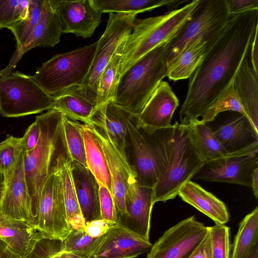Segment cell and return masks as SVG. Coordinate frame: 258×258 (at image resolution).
<instances>
[{
  "mask_svg": "<svg viewBox=\"0 0 258 258\" xmlns=\"http://www.w3.org/2000/svg\"><path fill=\"white\" fill-rule=\"evenodd\" d=\"M136 14L109 13L105 31L97 41V46L89 72L77 92L95 106L98 79L115 53L122 48L131 34Z\"/></svg>",
  "mask_w": 258,
  "mask_h": 258,
  "instance_id": "obj_9",
  "label": "cell"
},
{
  "mask_svg": "<svg viewBox=\"0 0 258 258\" xmlns=\"http://www.w3.org/2000/svg\"><path fill=\"white\" fill-rule=\"evenodd\" d=\"M247 258H258V244L254 247Z\"/></svg>",
  "mask_w": 258,
  "mask_h": 258,
  "instance_id": "obj_52",
  "label": "cell"
},
{
  "mask_svg": "<svg viewBox=\"0 0 258 258\" xmlns=\"http://www.w3.org/2000/svg\"><path fill=\"white\" fill-rule=\"evenodd\" d=\"M29 0H0V29L8 28L25 19Z\"/></svg>",
  "mask_w": 258,
  "mask_h": 258,
  "instance_id": "obj_40",
  "label": "cell"
},
{
  "mask_svg": "<svg viewBox=\"0 0 258 258\" xmlns=\"http://www.w3.org/2000/svg\"><path fill=\"white\" fill-rule=\"evenodd\" d=\"M6 186V177L0 168V205L3 199Z\"/></svg>",
  "mask_w": 258,
  "mask_h": 258,
  "instance_id": "obj_51",
  "label": "cell"
},
{
  "mask_svg": "<svg viewBox=\"0 0 258 258\" xmlns=\"http://www.w3.org/2000/svg\"><path fill=\"white\" fill-rule=\"evenodd\" d=\"M133 115L114 101H109L95 109L90 118V124L103 128L121 153L127 157V125Z\"/></svg>",
  "mask_w": 258,
  "mask_h": 258,
  "instance_id": "obj_23",
  "label": "cell"
},
{
  "mask_svg": "<svg viewBox=\"0 0 258 258\" xmlns=\"http://www.w3.org/2000/svg\"><path fill=\"white\" fill-rule=\"evenodd\" d=\"M115 223L103 219L91 221L85 223L84 230L92 237H98L103 236Z\"/></svg>",
  "mask_w": 258,
  "mask_h": 258,
  "instance_id": "obj_44",
  "label": "cell"
},
{
  "mask_svg": "<svg viewBox=\"0 0 258 258\" xmlns=\"http://www.w3.org/2000/svg\"><path fill=\"white\" fill-rule=\"evenodd\" d=\"M53 99V108L69 119L90 124L95 106L88 99L76 92L62 94Z\"/></svg>",
  "mask_w": 258,
  "mask_h": 258,
  "instance_id": "obj_32",
  "label": "cell"
},
{
  "mask_svg": "<svg viewBox=\"0 0 258 258\" xmlns=\"http://www.w3.org/2000/svg\"><path fill=\"white\" fill-rule=\"evenodd\" d=\"M41 134V128L38 121L35 120L26 130L24 138L23 149L25 152H30L36 146Z\"/></svg>",
  "mask_w": 258,
  "mask_h": 258,
  "instance_id": "obj_45",
  "label": "cell"
},
{
  "mask_svg": "<svg viewBox=\"0 0 258 258\" xmlns=\"http://www.w3.org/2000/svg\"><path fill=\"white\" fill-rule=\"evenodd\" d=\"M43 0H29L27 17L8 28L17 42L16 49L23 46L39 22L43 10Z\"/></svg>",
  "mask_w": 258,
  "mask_h": 258,
  "instance_id": "obj_37",
  "label": "cell"
},
{
  "mask_svg": "<svg viewBox=\"0 0 258 258\" xmlns=\"http://www.w3.org/2000/svg\"><path fill=\"white\" fill-rule=\"evenodd\" d=\"M0 258H19L8 246L0 240Z\"/></svg>",
  "mask_w": 258,
  "mask_h": 258,
  "instance_id": "obj_49",
  "label": "cell"
},
{
  "mask_svg": "<svg viewBox=\"0 0 258 258\" xmlns=\"http://www.w3.org/2000/svg\"><path fill=\"white\" fill-rule=\"evenodd\" d=\"M175 123L170 127L148 132L136 125L133 115L127 125L126 156L138 183L153 188L171 158Z\"/></svg>",
  "mask_w": 258,
  "mask_h": 258,
  "instance_id": "obj_3",
  "label": "cell"
},
{
  "mask_svg": "<svg viewBox=\"0 0 258 258\" xmlns=\"http://www.w3.org/2000/svg\"><path fill=\"white\" fill-rule=\"evenodd\" d=\"M103 236L92 237L84 229L72 228L69 235L62 241L61 250L83 258H91L99 245Z\"/></svg>",
  "mask_w": 258,
  "mask_h": 258,
  "instance_id": "obj_36",
  "label": "cell"
},
{
  "mask_svg": "<svg viewBox=\"0 0 258 258\" xmlns=\"http://www.w3.org/2000/svg\"><path fill=\"white\" fill-rule=\"evenodd\" d=\"M212 258H230L229 228L215 224L208 227Z\"/></svg>",
  "mask_w": 258,
  "mask_h": 258,
  "instance_id": "obj_42",
  "label": "cell"
},
{
  "mask_svg": "<svg viewBox=\"0 0 258 258\" xmlns=\"http://www.w3.org/2000/svg\"><path fill=\"white\" fill-rule=\"evenodd\" d=\"M234 86L248 118L258 130V76L247 57L234 77Z\"/></svg>",
  "mask_w": 258,
  "mask_h": 258,
  "instance_id": "obj_27",
  "label": "cell"
},
{
  "mask_svg": "<svg viewBox=\"0 0 258 258\" xmlns=\"http://www.w3.org/2000/svg\"><path fill=\"white\" fill-rule=\"evenodd\" d=\"M209 228L192 216L164 232L146 258H189L203 240Z\"/></svg>",
  "mask_w": 258,
  "mask_h": 258,
  "instance_id": "obj_12",
  "label": "cell"
},
{
  "mask_svg": "<svg viewBox=\"0 0 258 258\" xmlns=\"http://www.w3.org/2000/svg\"><path fill=\"white\" fill-rule=\"evenodd\" d=\"M71 165L76 192L85 223L102 219L96 179L87 167L74 162Z\"/></svg>",
  "mask_w": 258,
  "mask_h": 258,
  "instance_id": "obj_24",
  "label": "cell"
},
{
  "mask_svg": "<svg viewBox=\"0 0 258 258\" xmlns=\"http://www.w3.org/2000/svg\"><path fill=\"white\" fill-rule=\"evenodd\" d=\"M24 145V138L11 136L0 142V168L5 177L15 165Z\"/></svg>",
  "mask_w": 258,
  "mask_h": 258,
  "instance_id": "obj_41",
  "label": "cell"
},
{
  "mask_svg": "<svg viewBox=\"0 0 258 258\" xmlns=\"http://www.w3.org/2000/svg\"><path fill=\"white\" fill-rule=\"evenodd\" d=\"M65 117L62 113L54 109L37 116L36 119L41 128L39 141L31 151L25 152L23 149L24 168L31 200L33 228L43 187L48 177L54 171L58 157L68 152L63 129Z\"/></svg>",
  "mask_w": 258,
  "mask_h": 258,
  "instance_id": "obj_2",
  "label": "cell"
},
{
  "mask_svg": "<svg viewBox=\"0 0 258 258\" xmlns=\"http://www.w3.org/2000/svg\"><path fill=\"white\" fill-rule=\"evenodd\" d=\"M258 26L256 27L253 38L250 45L251 67L256 75L258 76Z\"/></svg>",
  "mask_w": 258,
  "mask_h": 258,
  "instance_id": "obj_48",
  "label": "cell"
},
{
  "mask_svg": "<svg viewBox=\"0 0 258 258\" xmlns=\"http://www.w3.org/2000/svg\"><path fill=\"white\" fill-rule=\"evenodd\" d=\"M123 48L115 53L100 76L97 83L95 109L109 101H114L120 78V63Z\"/></svg>",
  "mask_w": 258,
  "mask_h": 258,
  "instance_id": "obj_34",
  "label": "cell"
},
{
  "mask_svg": "<svg viewBox=\"0 0 258 258\" xmlns=\"http://www.w3.org/2000/svg\"><path fill=\"white\" fill-rule=\"evenodd\" d=\"M181 199L211 218L215 224H225L229 215L225 204L198 184L189 180L179 189Z\"/></svg>",
  "mask_w": 258,
  "mask_h": 258,
  "instance_id": "obj_25",
  "label": "cell"
},
{
  "mask_svg": "<svg viewBox=\"0 0 258 258\" xmlns=\"http://www.w3.org/2000/svg\"><path fill=\"white\" fill-rule=\"evenodd\" d=\"M104 153L109 171L112 194L117 215L126 213L125 197L130 183L136 180V173L127 158L117 149L107 132L102 127L90 125Z\"/></svg>",
  "mask_w": 258,
  "mask_h": 258,
  "instance_id": "obj_14",
  "label": "cell"
},
{
  "mask_svg": "<svg viewBox=\"0 0 258 258\" xmlns=\"http://www.w3.org/2000/svg\"><path fill=\"white\" fill-rule=\"evenodd\" d=\"M189 258H212L209 231L203 240Z\"/></svg>",
  "mask_w": 258,
  "mask_h": 258,
  "instance_id": "obj_47",
  "label": "cell"
},
{
  "mask_svg": "<svg viewBox=\"0 0 258 258\" xmlns=\"http://www.w3.org/2000/svg\"><path fill=\"white\" fill-rule=\"evenodd\" d=\"M62 240L45 236L42 233L26 258H83L61 250Z\"/></svg>",
  "mask_w": 258,
  "mask_h": 258,
  "instance_id": "obj_39",
  "label": "cell"
},
{
  "mask_svg": "<svg viewBox=\"0 0 258 258\" xmlns=\"http://www.w3.org/2000/svg\"><path fill=\"white\" fill-rule=\"evenodd\" d=\"M170 41L140 58L120 76L114 102L134 116L139 115L168 73L167 57Z\"/></svg>",
  "mask_w": 258,
  "mask_h": 258,
  "instance_id": "obj_4",
  "label": "cell"
},
{
  "mask_svg": "<svg viewBox=\"0 0 258 258\" xmlns=\"http://www.w3.org/2000/svg\"><path fill=\"white\" fill-rule=\"evenodd\" d=\"M98 183L101 218L116 224L117 213L112 194L104 185Z\"/></svg>",
  "mask_w": 258,
  "mask_h": 258,
  "instance_id": "obj_43",
  "label": "cell"
},
{
  "mask_svg": "<svg viewBox=\"0 0 258 258\" xmlns=\"http://www.w3.org/2000/svg\"><path fill=\"white\" fill-rule=\"evenodd\" d=\"M258 244V207L240 222L232 244L230 258H247Z\"/></svg>",
  "mask_w": 258,
  "mask_h": 258,
  "instance_id": "obj_33",
  "label": "cell"
},
{
  "mask_svg": "<svg viewBox=\"0 0 258 258\" xmlns=\"http://www.w3.org/2000/svg\"><path fill=\"white\" fill-rule=\"evenodd\" d=\"M251 187L256 199L258 198V168L253 172L251 178Z\"/></svg>",
  "mask_w": 258,
  "mask_h": 258,
  "instance_id": "obj_50",
  "label": "cell"
},
{
  "mask_svg": "<svg viewBox=\"0 0 258 258\" xmlns=\"http://www.w3.org/2000/svg\"><path fill=\"white\" fill-rule=\"evenodd\" d=\"M226 2L230 16L258 9V0H226Z\"/></svg>",
  "mask_w": 258,
  "mask_h": 258,
  "instance_id": "obj_46",
  "label": "cell"
},
{
  "mask_svg": "<svg viewBox=\"0 0 258 258\" xmlns=\"http://www.w3.org/2000/svg\"><path fill=\"white\" fill-rule=\"evenodd\" d=\"M57 0H43L40 19L25 44L16 49L7 67L0 71L1 77L9 75L22 56L36 47H53L60 41L61 23L57 11Z\"/></svg>",
  "mask_w": 258,
  "mask_h": 258,
  "instance_id": "obj_15",
  "label": "cell"
},
{
  "mask_svg": "<svg viewBox=\"0 0 258 258\" xmlns=\"http://www.w3.org/2000/svg\"><path fill=\"white\" fill-rule=\"evenodd\" d=\"M186 126L195 148L205 163L231 155L224 149L208 123L197 119Z\"/></svg>",
  "mask_w": 258,
  "mask_h": 258,
  "instance_id": "obj_30",
  "label": "cell"
},
{
  "mask_svg": "<svg viewBox=\"0 0 258 258\" xmlns=\"http://www.w3.org/2000/svg\"><path fill=\"white\" fill-rule=\"evenodd\" d=\"M230 17L226 0H200L189 21L171 40L167 64L196 39L211 35L222 29Z\"/></svg>",
  "mask_w": 258,
  "mask_h": 258,
  "instance_id": "obj_10",
  "label": "cell"
},
{
  "mask_svg": "<svg viewBox=\"0 0 258 258\" xmlns=\"http://www.w3.org/2000/svg\"><path fill=\"white\" fill-rule=\"evenodd\" d=\"M126 213L117 215V224L141 238L149 241L153 189L131 182L125 197Z\"/></svg>",
  "mask_w": 258,
  "mask_h": 258,
  "instance_id": "obj_16",
  "label": "cell"
},
{
  "mask_svg": "<svg viewBox=\"0 0 258 258\" xmlns=\"http://www.w3.org/2000/svg\"><path fill=\"white\" fill-rule=\"evenodd\" d=\"M53 99L31 76L16 71L0 76V114L18 117L52 109Z\"/></svg>",
  "mask_w": 258,
  "mask_h": 258,
  "instance_id": "obj_8",
  "label": "cell"
},
{
  "mask_svg": "<svg viewBox=\"0 0 258 258\" xmlns=\"http://www.w3.org/2000/svg\"><path fill=\"white\" fill-rule=\"evenodd\" d=\"M102 13L136 14L166 6L168 12L185 2L182 0H92Z\"/></svg>",
  "mask_w": 258,
  "mask_h": 258,
  "instance_id": "obj_31",
  "label": "cell"
},
{
  "mask_svg": "<svg viewBox=\"0 0 258 258\" xmlns=\"http://www.w3.org/2000/svg\"><path fill=\"white\" fill-rule=\"evenodd\" d=\"M170 161L153 189V201L165 202L175 198L180 187L190 180L205 164L197 152L187 127L175 122Z\"/></svg>",
  "mask_w": 258,
  "mask_h": 258,
  "instance_id": "obj_7",
  "label": "cell"
},
{
  "mask_svg": "<svg viewBox=\"0 0 258 258\" xmlns=\"http://www.w3.org/2000/svg\"><path fill=\"white\" fill-rule=\"evenodd\" d=\"M71 163L68 152H65L58 157L56 169L60 181L68 222L72 228L84 229L85 221L82 214L76 192Z\"/></svg>",
  "mask_w": 258,
  "mask_h": 258,
  "instance_id": "obj_28",
  "label": "cell"
},
{
  "mask_svg": "<svg viewBox=\"0 0 258 258\" xmlns=\"http://www.w3.org/2000/svg\"><path fill=\"white\" fill-rule=\"evenodd\" d=\"M97 41L68 52L55 55L38 68L33 80L53 98L77 91L89 72Z\"/></svg>",
  "mask_w": 258,
  "mask_h": 258,
  "instance_id": "obj_6",
  "label": "cell"
},
{
  "mask_svg": "<svg viewBox=\"0 0 258 258\" xmlns=\"http://www.w3.org/2000/svg\"><path fill=\"white\" fill-rule=\"evenodd\" d=\"M23 152V147L15 165L6 176L0 212L9 218L24 222L32 227L31 200L25 179Z\"/></svg>",
  "mask_w": 258,
  "mask_h": 258,
  "instance_id": "obj_17",
  "label": "cell"
},
{
  "mask_svg": "<svg viewBox=\"0 0 258 258\" xmlns=\"http://www.w3.org/2000/svg\"><path fill=\"white\" fill-rule=\"evenodd\" d=\"M152 245L150 241L145 240L115 224L103 235L91 258H135L148 253Z\"/></svg>",
  "mask_w": 258,
  "mask_h": 258,
  "instance_id": "obj_21",
  "label": "cell"
},
{
  "mask_svg": "<svg viewBox=\"0 0 258 258\" xmlns=\"http://www.w3.org/2000/svg\"><path fill=\"white\" fill-rule=\"evenodd\" d=\"M80 130L84 142L87 168L97 182L106 186L112 193L111 180L106 159L91 126L80 123Z\"/></svg>",
  "mask_w": 258,
  "mask_h": 258,
  "instance_id": "obj_29",
  "label": "cell"
},
{
  "mask_svg": "<svg viewBox=\"0 0 258 258\" xmlns=\"http://www.w3.org/2000/svg\"><path fill=\"white\" fill-rule=\"evenodd\" d=\"M224 28L211 35L200 37L187 46L168 64V79L175 82L189 78L218 39Z\"/></svg>",
  "mask_w": 258,
  "mask_h": 258,
  "instance_id": "obj_22",
  "label": "cell"
},
{
  "mask_svg": "<svg viewBox=\"0 0 258 258\" xmlns=\"http://www.w3.org/2000/svg\"><path fill=\"white\" fill-rule=\"evenodd\" d=\"M199 2L194 0L163 15L137 19L121 52L120 76L144 55L174 38L189 21Z\"/></svg>",
  "mask_w": 258,
  "mask_h": 258,
  "instance_id": "obj_5",
  "label": "cell"
},
{
  "mask_svg": "<svg viewBox=\"0 0 258 258\" xmlns=\"http://www.w3.org/2000/svg\"><path fill=\"white\" fill-rule=\"evenodd\" d=\"M179 104L168 83L161 81L141 113L136 117V125L148 132L171 127V119Z\"/></svg>",
  "mask_w": 258,
  "mask_h": 258,
  "instance_id": "obj_18",
  "label": "cell"
},
{
  "mask_svg": "<svg viewBox=\"0 0 258 258\" xmlns=\"http://www.w3.org/2000/svg\"><path fill=\"white\" fill-rule=\"evenodd\" d=\"M80 124L78 121L72 120L66 116L63 121L64 137L72 162L87 167L85 145Z\"/></svg>",
  "mask_w": 258,
  "mask_h": 258,
  "instance_id": "obj_38",
  "label": "cell"
},
{
  "mask_svg": "<svg viewBox=\"0 0 258 258\" xmlns=\"http://www.w3.org/2000/svg\"><path fill=\"white\" fill-rule=\"evenodd\" d=\"M34 228L44 235L62 241L72 229L67 218L56 165L42 190Z\"/></svg>",
  "mask_w": 258,
  "mask_h": 258,
  "instance_id": "obj_11",
  "label": "cell"
},
{
  "mask_svg": "<svg viewBox=\"0 0 258 258\" xmlns=\"http://www.w3.org/2000/svg\"><path fill=\"white\" fill-rule=\"evenodd\" d=\"M41 233L29 224L9 218L0 212V240L19 258H26Z\"/></svg>",
  "mask_w": 258,
  "mask_h": 258,
  "instance_id": "obj_26",
  "label": "cell"
},
{
  "mask_svg": "<svg viewBox=\"0 0 258 258\" xmlns=\"http://www.w3.org/2000/svg\"><path fill=\"white\" fill-rule=\"evenodd\" d=\"M57 11L63 34L90 38L101 22L103 14L92 0H57Z\"/></svg>",
  "mask_w": 258,
  "mask_h": 258,
  "instance_id": "obj_19",
  "label": "cell"
},
{
  "mask_svg": "<svg viewBox=\"0 0 258 258\" xmlns=\"http://www.w3.org/2000/svg\"><path fill=\"white\" fill-rule=\"evenodd\" d=\"M258 26V9L231 16L220 36L190 76L179 110L186 126L199 119L233 79Z\"/></svg>",
  "mask_w": 258,
  "mask_h": 258,
  "instance_id": "obj_1",
  "label": "cell"
},
{
  "mask_svg": "<svg viewBox=\"0 0 258 258\" xmlns=\"http://www.w3.org/2000/svg\"><path fill=\"white\" fill-rule=\"evenodd\" d=\"M226 111L236 112L248 118L234 88V78L219 95L199 121L201 123H208L213 121L219 113Z\"/></svg>",
  "mask_w": 258,
  "mask_h": 258,
  "instance_id": "obj_35",
  "label": "cell"
},
{
  "mask_svg": "<svg viewBox=\"0 0 258 258\" xmlns=\"http://www.w3.org/2000/svg\"><path fill=\"white\" fill-rule=\"evenodd\" d=\"M258 150L231 154L205 163L193 178L251 187L254 171L258 168Z\"/></svg>",
  "mask_w": 258,
  "mask_h": 258,
  "instance_id": "obj_13",
  "label": "cell"
},
{
  "mask_svg": "<svg viewBox=\"0 0 258 258\" xmlns=\"http://www.w3.org/2000/svg\"><path fill=\"white\" fill-rule=\"evenodd\" d=\"M212 131L229 154L258 150V130L243 115L230 117Z\"/></svg>",
  "mask_w": 258,
  "mask_h": 258,
  "instance_id": "obj_20",
  "label": "cell"
}]
</instances>
